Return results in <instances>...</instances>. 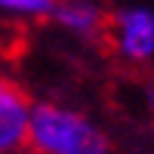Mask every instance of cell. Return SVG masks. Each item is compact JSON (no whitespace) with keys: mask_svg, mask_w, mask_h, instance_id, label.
Listing matches in <instances>:
<instances>
[{"mask_svg":"<svg viewBox=\"0 0 154 154\" xmlns=\"http://www.w3.org/2000/svg\"><path fill=\"white\" fill-rule=\"evenodd\" d=\"M31 154H111V139L96 117L65 102H34L28 123Z\"/></svg>","mask_w":154,"mask_h":154,"instance_id":"6da1fadb","label":"cell"},{"mask_svg":"<svg viewBox=\"0 0 154 154\" xmlns=\"http://www.w3.org/2000/svg\"><path fill=\"white\" fill-rule=\"evenodd\" d=\"M108 43L114 56L133 68L154 62V9L151 6H120L108 16Z\"/></svg>","mask_w":154,"mask_h":154,"instance_id":"7a4b0ae2","label":"cell"},{"mask_svg":"<svg viewBox=\"0 0 154 154\" xmlns=\"http://www.w3.org/2000/svg\"><path fill=\"white\" fill-rule=\"evenodd\" d=\"M31 105L25 89L0 71V154H19L28 145Z\"/></svg>","mask_w":154,"mask_h":154,"instance_id":"3957f363","label":"cell"},{"mask_svg":"<svg viewBox=\"0 0 154 154\" xmlns=\"http://www.w3.org/2000/svg\"><path fill=\"white\" fill-rule=\"evenodd\" d=\"M49 22L74 40L93 43L108 31V12L96 0H59Z\"/></svg>","mask_w":154,"mask_h":154,"instance_id":"277c9868","label":"cell"},{"mask_svg":"<svg viewBox=\"0 0 154 154\" xmlns=\"http://www.w3.org/2000/svg\"><path fill=\"white\" fill-rule=\"evenodd\" d=\"M59 0H0V16L12 22H49Z\"/></svg>","mask_w":154,"mask_h":154,"instance_id":"5b68a950","label":"cell"}]
</instances>
